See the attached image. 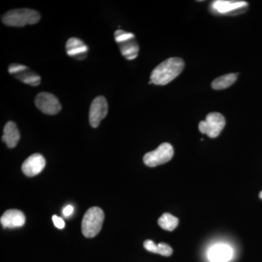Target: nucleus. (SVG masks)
<instances>
[{
    "label": "nucleus",
    "instance_id": "nucleus-16",
    "mask_svg": "<svg viewBox=\"0 0 262 262\" xmlns=\"http://www.w3.org/2000/svg\"><path fill=\"white\" fill-rule=\"evenodd\" d=\"M144 247L146 251L149 252L158 253L163 256H170L173 254V249L169 245L160 243L159 244H155V242L150 239L144 241Z\"/></svg>",
    "mask_w": 262,
    "mask_h": 262
},
{
    "label": "nucleus",
    "instance_id": "nucleus-20",
    "mask_svg": "<svg viewBox=\"0 0 262 262\" xmlns=\"http://www.w3.org/2000/svg\"><path fill=\"white\" fill-rule=\"evenodd\" d=\"M74 211L73 206H66L63 209V215L66 217L70 216V215L72 214Z\"/></svg>",
    "mask_w": 262,
    "mask_h": 262
},
{
    "label": "nucleus",
    "instance_id": "nucleus-5",
    "mask_svg": "<svg viewBox=\"0 0 262 262\" xmlns=\"http://www.w3.org/2000/svg\"><path fill=\"white\" fill-rule=\"evenodd\" d=\"M248 3L245 1L216 0L211 5V10L214 14L220 15H237L247 11Z\"/></svg>",
    "mask_w": 262,
    "mask_h": 262
},
{
    "label": "nucleus",
    "instance_id": "nucleus-13",
    "mask_svg": "<svg viewBox=\"0 0 262 262\" xmlns=\"http://www.w3.org/2000/svg\"><path fill=\"white\" fill-rule=\"evenodd\" d=\"M0 222L3 228H18L25 225L26 217L23 212L19 210L10 209L3 213Z\"/></svg>",
    "mask_w": 262,
    "mask_h": 262
},
{
    "label": "nucleus",
    "instance_id": "nucleus-4",
    "mask_svg": "<svg viewBox=\"0 0 262 262\" xmlns=\"http://www.w3.org/2000/svg\"><path fill=\"white\" fill-rule=\"evenodd\" d=\"M115 41L120 48L122 56L127 60L135 59L139 51V45L133 33L119 29L115 32Z\"/></svg>",
    "mask_w": 262,
    "mask_h": 262
},
{
    "label": "nucleus",
    "instance_id": "nucleus-9",
    "mask_svg": "<svg viewBox=\"0 0 262 262\" xmlns=\"http://www.w3.org/2000/svg\"><path fill=\"white\" fill-rule=\"evenodd\" d=\"M35 105L38 110L46 115H57L61 110V105L58 98L50 93L38 94L35 98Z\"/></svg>",
    "mask_w": 262,
    "mask_h": 262
},
{
    "label": "nucleus",
    "instance_id": "nucleus-2",
    "mask_svg": "<svg viewBox=\"0 0 262 262\" xmlns=\"http://www.w3.org/2000/svg\"><path fill=\"white\" fill-rule=\"evenodd\" d=\"M40 18V14L37 11L29 8L10 10L2 16V20L5 25L14 27L35 24L39 21Z\"/></svg>",
    "mask_w": 262,
    "mask_h": 262
},
{
    "label": "nucleus",
    "instance_id": "nucleus-1",
    "mask_svg": "<svg viewBox=\"0 0 262 262\" xmlns=\"http://www.w3.org/2000/svg\"><path fill=\"white\" fill-rule=\"evenodd\" d=\"M184 68V62L182 58H168L155 67L150 76V80L157 85H165L178 77Z\"/></svg>",
    "mask_w": 262,
    "mask_h": 262
},
{
    "label": "nucleus",
    "instance_id": "nucleus-10",
    "mask_svg": "<svg viewBox=\"0 0 262 262\" xmlns=\"http://www.w3.org/2000/svg\"><path fill=\"white\" fill-rule=\"evenodd\" d=\"M108 113V103L102 96L95 98L90 106L89 122L93 127H98Z\"/></svg>",
    "mask_w": 262,
    "mask_h": 262
},
{
    "label": "nucleus",
    "instance_id": "nucleus-12",
    "mask_svg": "<svg viewBox=\"0 0 262 262\" xmlns=\"http://www.w3.org/2000/svg\"><path fill=\"white\" fill-rule=\"evenodd\" d=\"M66 51L69 56L78 61H82L88 56L89 47L78 38L72 37L66 44Z\"/></svg>",
    "mask_w": 262,
    "mask_h": 262
},
{
    "label": "nucleus",
    "instance_id": "nucleus-18",
    "mask_svg": "<svg viewBox=\"0 0 262 262\" xmlns=\"http://www.w3.org/2000/svg\"><path fill=\"white\" fill-rule=\"evenodd\" d=\"M179 219L170 213H165L158 220V225L165 230L173 231L179 225Z\"/></svg>",
    "mask_w": 262,
    "mask_h": 262
},
{
    "label": "nucleus",
    "instance_id": "nucleus-3",
    "mask_svg": "<svg viewBox=\"0 0 262 262\" xmlns=\"http://www.w3.org/2000/svg\"><path fill=\"white\" fill-rule=\"evenodd\" d=\"M104 220V213L98 207H92L86 212L82 220V232L84 237H96L101 228Z\"/></svg>",
    "mask_w": 262,
    "mask_h": 262
},
{
    "label": "nucleus",
    "instance_id": "nucleus-17",
    "mask_svg": "<svg viewBox=\"0 0 262 262\" xmlns=\"http://www.w3.org/2000/svg\"><path fill=\"white\" fill-rule=\"evenodd\" d=\"M237 78V74H227L218 78L215 79L212 82L211 86L214 90H223L230 87L236 82Z\"/></svg>",
    "mask_w": 262,
    "mask_h": 262
},
{
    "label": "nucleus",
    "instance_id": "nucleus-8",
    "mask_svg": "<svg viewBox=\"0 0 262 262\" xmlns=\"http://www.w3.org/2000/svg\"><path fill=\"white\" fill-rule=\"evenodd\" d=\"M8 72L15 78L21 81L24 83L32 86H37L40 84V76L33 72L26 66L12 63L8 67Z\"/></svg>",
    "mask_w": 262,
    "mask_h": 262
},
{
    "label": "nucleus",
    "instance_id": "nucleus-15",
    "mask_svg": "<svg viewBox=\"0 0 262 262\" xmlns=\"http://www.w3.org/2000/svg\"><path fill=\"white\" fill-rule=\"evenodd\" d=\"M3 136L2 137V140L5 142L8 148H14L18 144L19 140H20V133L16 124L13 122H8L5 125L4 130H3Z\"/></svg>",
    "mask_w": 262,
    "mask_h": 262
},
{
    "label": "nucleus",
    "instance_id": "nucleus-21",
    "mask_svg": "<svg viewBox=\"0 0 262 262\" xmlns=\"http://www.w3.org/2000/svg\"><path fill=\"white\" fill-rule=\"evenodd\" d=\"M259 198L262 199V191L261 192L259 193Z\"/></svg>",
    "mask_w": 262,
    "mask_h": 262
},
{
    "label": "nucleus",
    "instance_id": "nucleus-7",
    "mask_svg": "<svg viewBox=\"0 0 262 262\" xmlns=\"http://www.w3.org/2000/svg\"><path fill=\"white\" fill-rule=\"evenodd\" d=\"M225 117L222 114L211 113L208 114L206 120L199 123V130L203 134H206L210 138H216L225 126Z\"/></svg>",
    "mask_w": 262,
    "mask_h": 262
},
{
    "label": "nucleus",
    "instance_id": "nucleus-14",
    "mask_svg": "<svg viewBox=\"0 0 262 262\" xmlns=\"http://www.w3.org/2000/svg\"><path fill=\"white\" fill-rule=\"evenodd\" d=\"M232 256V248L227 245H215L208 251V258L211 262H227Z\"/></svg>",
    "mask_w": 262,
    "mask_h": 262
},
{
    "label": "nucleus",
    "instance_id": "nucleus-6",
    "mask_svg": "<svg viewBox=\"0 0 262 262\" xmlns=\"http://www.w3.org/2000/svg\"><path fill=\"white\" fill-rule=\"evenodd\" d=\"M173 146L169 143H163L154 151L146 153L143 160L145 165L153 168L168 163L173 158Z\"/></svg>",
    "mask_w": 262,
    "mask_h": 262
},
{
    "label": "nucleus",
    "instance_id": "nucleus-19",
    "mask_svg": "<svg viewBox=\"0 0 262 262\" xmlns=\"http://www.w3.org/2000/svg\"><path fill=\"white\" fill-rule=\"evenodd\" d=\"M52 220H53V223H54V225L56 226L57 228L60 229L64 228V221L62 220L61 217H58V215H54L53 218H52Z\"/></svg>",
    "mask_w": 262,
    "mask_h": 262
},
{
    "label": "nucleus",
    "instance_id": "nucleus-11",
    "mask_svg": "<svg viewBox=\"0 0 262 262\" xmlns=\"http://www.w3.org/2000/svg\"><path fill=\"white\" fill-rule=\"evenodd\" d=\"M46 164V159L42 155L34 154L24 162L22 171L27 177H35L44 170Z\"/></svg>",
    "mask_w": 262,
    "mask_h": 262
}]
</instances>
